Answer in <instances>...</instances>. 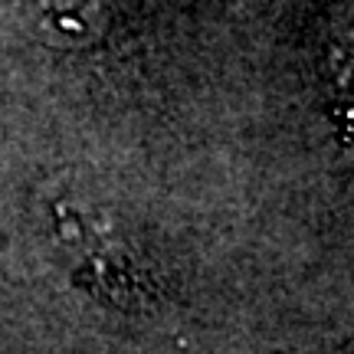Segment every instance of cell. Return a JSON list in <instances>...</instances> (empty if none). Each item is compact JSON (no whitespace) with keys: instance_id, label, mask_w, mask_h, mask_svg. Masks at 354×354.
<instances>
[{"instance_id":"obj_1","label":"cell","mask_w":354,"mask_h":354,"mask_svg":"<svg viewBox=\"0 0 354 354\" xmlns=\"http://www.w3.org/2000/svg\"><path fill=\"white\" fill-rule=\"evenodd\" d=\"M56 236L82 266L86 282L95 295L128 312H141L151 305L154 286L148 272L128 256L118 240L102 233L99 227H88V220L76 207H56Z\"/></svg>"},{"instance_id":"obj_2","label":"cell","mask_w":354,"mask_h":354,"mask_svg":"<svg viewBox=\"0 0 354 354\" xmlns=\"http://www.w3.org/2000/svg\"><path fill=\"white\" fill-rule=\"evenodd\" d=\"M0 10L37 39L59 50L92 46L105 33L102 0H0Z\"/></svg>"},{"instance_id":"obj_3","label":"cell","mask_w":354,"mask_h":354,"mask_svg":"<svg viewBox=\"0 0 354 354\" xmlns=\"http://www.w3.org/2000/svg\"><path fill=\"white\" fill-rule=\"evenodd\" d=\"M322 69L335 99L354 115V0H335L322 37Z\"/></svg>"},{"instance_id":"obj_4","label":"cell","mask_w":354,"mask_h":354,"mask_svg":"<svg viewBox=\"0 0 354 354\" xmlns=\"http://www.w3.org/2000/svg\"><path fill=\"white\" fill-rule=\"evenodd\" d=\"M335 354H354V342H351V344H344V348H338Z\"/></svg>"}]
</instances>
